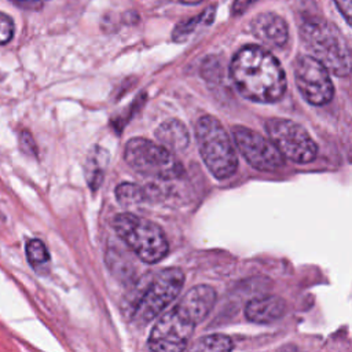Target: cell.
Segmentation results:
<instances>
[{"mask_svg": "<svg viewBox=\"0 0 352 352\" xmlns=\"http://www.w3.org/2000/svg\"><path fill=\"white\" fill-rule=\"evenodd\" d=\"M230 73L235 88L248 100L274 103L286 92V77L279 60L263 47H242L231 60Z\"/></svg>", "mask_w": 352, "mask_h": 352, "instance_id": "6da1fadb", "label": "cell"}, {"mask_svg": "<svg viewBox=\"0 0 352 352\" xmlns=\"http://www.w3.org/2000/svg\"><path fill=\"white\" fill-rule=\"evenodd\" d=\"M300 34L311 56L319 60L329 72L338 77L349 74V45L336 25L320 18H311L301 25Z\"/></svg>", "mask_w": 352, "mask_h": 352, "instance_id": "7a4b0ae2", "label": "cell"}, {"mask_svg": "<svg viewBox=\"0 0 352 352\" xmlns=\"http://www.w3.org/2000/svg\"><path fill=\"white\" fill-rule=\"evenodd\" d=\"M184 274L180 268L170 267L151 274L143 280V287L131 304V320L144 326L155 319L180 293Z\"/></svg>", "mask_w": 352, "mask_h": 352, "instance_id": "3957f363", "label": "cell"}, {"mask_svg": "<svg viewBox=\"0 0 352 352\" xmlns=\"http://www.w3.org/2000/svg\"><path fill=\"white\" fill-rule=\"evenodd\" d=\"M199 154L216 179L232 176L238 168V157L228 132L213 116H202L195 125Z\"/></svg>", "mask_w": 352, "mask_h": 352, "instance_id": "277c9868", "label": "cell"}, {"mask_svg": "<svg viewBox=\"0 0 352 352\" xmlns=\"http://www.w3.org/2000/svg\"><path fill=\"white\" fill-rule=\"evenodd\" d=\"M113 228L124 243L144 263L161 261L169 252L162 228L151 220L133 213H120L113 219Z\"/></svg>", "mask_w": 352, "mask_h": 352, "instance_id": "5b68a950", "label": "cell"}, {"mask_svg": "<svg viewBox=\"0 0 352 352\" xmlns=\"http://www.w3.org/2000/svg\"><path fill=\"white\" fill-rule=\"evenodd\" d=\"M124 158L133 170L146 177L168 180L183 173V166L173 153L144 138L129 139Z\"/></svg>", "mask_w": 352, "mask_h": 352, "instance_id": "8992f818", "label": "cell"}, {"mask_svg": "<svg viewBox=\"0 0 352 352\" xmlns=\"http://www.w3.org/2000/svg\"><path fill=\"white\" fill-rule=\"evenodd\" d=\"M265 131L283 158L297 164H308L316 158L318 146L302 125L286 118H270Z\"/></svg>", "mask_w": 352, "mask_h": 352, "instance_id": "52a82bcc", "label": "cell"}, {"mask_svg": "<svg viewBox=\"0 0 352 352\" xmlns=\"http://www.w3.org/2000/svg\"><path fill=\"white\" fill-rule=\"evenodd\" d=\"M195 322L177 305L166 311L153 326L148 348L160 352H177L187 348Z\"/></svg>", "mask_w": 352, "mask_h": 352, "instance_id": "ba28073f", "label": "cell"}, {"mask_svg": "<svg viewBox=\"0 0 352 352\" xmlns=\"http://www.w3.org/2000/svg\"><path fill=\"white\" fill-rule=\"evenodd\" d=\"M294 78L304 99L314 106H323L333 99L334 88L329 70L314 56L301 55L294 63Z\"/></svg>", "mask_w": 352, "mask_h": 352, "instance_id": "9c48e42d", "label": "cell"}, {"mask_svg": "<svg viewBox=\"0 0 352 352\" xmlns=\"http://www.w3.org/2000/svg\"><path fill=\"white\" fill-rule=\"evenodd\" d=\"M232 136L243 158L257 170L275 172L283 166L285 158L274 143L250 128L235 125Z\"/></svg>", "mask_w": 352, "mask_h": 352, "instance_id": "30bf717a", "label": "cell"}, {"mask_svg": "<svg viewBox=\"0 0 352 352\" xmlns=\"http://www.w3.org/2000/svg\"><path fill=\"white\" fill-rule=\"evenodd\" d=\"M253 34L270 47H283L289 38L287 23L274 12H261L252 22Z\"/></svg>", "mask_w": 352, "mask_h": 352, "instance_id": "8fae6325", "label": "cell"}, {"mask_svg": "<svg viewBox=\"0 0 352 352\" xmlns=\"http://www.w3.org/2000/svg\"><path fill=\"white\" fill-rule=\"evenodd\" d=\"M216 301V292L208 285H199L191 287L184 297L176 304L180 307L195 323L202 322L210 312Z\"/></svg>", "mask_w": 352, "mask_h": 352, "instance_id": "7c38bea8", "label": "cell"}, {"mask_svg": "<svg viewBox=\"0 0 352 352\" xmlns=\"http://www.w3.org/2000/svg\"><path fill=\"white\" fill-rule=\"evenodd\" d=\"M286 312V302L279 296H261L250 300L245 308V316L254 323H272Z\"/></svg>", "mask_w": 352, "mask_h": 352, "instance_id": "4fadbf2b", "label": "cell"}, {"mask_svg": "<svg viewBox=\"0 0 352 352\" xmlns=\"http://www.w3.org/2000/svg\"><path fill=\"white\" fill-rule=\"evenodd\" d=\"M155 138L161 146L170 153H180L187 148L190 138L187 128L177 120H168L155 129Z\"/></svg>", "mask_w": 352, "mask_h": 352, "instance_id": "5bb4252c", "label": "cell"}, {"mask_svg": "<svg viewBox=\"0 0 352 352\" xmlns=\"http://www.w3.org/2000/svg\"><path fill=\"white\" fill-rule=\"evenodd\" d=\"M117 201L122 205H136L144 202L147 198H151L150 191L139 184L133 183H121L116 188Z\"/></svg>", "mask_w": 352, "mask_h": 352, "instance_id": "9a60e30c", "label": "cell"}, {"mask_svg": "<svg viewBox=\"0 0 352 352\" xmlns=\"http://www.w3.org/2000/svg\"><path fill=\"white\" fill-rule=\"evenodd\" d=\"M234 348L232 340L226 334H210L199 338L194 349L198 351H231Z\"/></svg>", "mask_w": 352, "mask_h": 352, "instance_id": "2e32d148", "label": "cell"}, {"mask_svg": "<svg viewBox=\"0 0 352 352\" xmlns=\"http://www.w3.org/2000/svg\"><path fill=\"white\" fill-rule=\"evenodd\" d=\"M26 257H28V261L30 263V265L37 268V267L44 265V264L48 263L50 253H48L43 241L30 239L26 243Z\"/></svg>", "mask_w": 352, "mask_h": 352, "instance_id": "e0dca14e", "label": "cell"}, {"mask_svg": "<svg viewBox=\"0 0 352 352\" xmlns=\"http://www.w3.org/2000/svg\"><path fill=\"white\" fill-rule=\"evenodd\" d=\"M208 12H209V8H208L206 11H204L202 14L197 15L195 18L188 19V21H184L183 23H180L179 26H176V29H175V32H173V38H175V40H182L183 37L188 36V34L197 28V25H199V22H202V21H205V19L208 21V18H206Z\"/></svg>", "mask_w": 352, "mask_h": 352, "instance_id": "ac0fdd59", "label": "cell"}, {"mask_svg": "<svg viewBox=\"0 0 352 352\" xmlns=\"http://www.w3.org/2000/svg\"><path fill=\"white\" fill-rule=\"evenodd\" d=\"M14 36V22L12 19L4 14L0 12V45L7 44Z\"/></svg>", "mask_w": 352, "mask_h": 352, "instance_id": "d6986e66", "label": "cell"}, {"mask_svg": "<svg viewBox=\"0 0 352 352\" xmlns=\"http://www.w3.org/2000/svg\"><path fill=\"white\" fill-rule=\"evenodd\" d=\"M19 142H21V148H22L26 154H30V155H36V154H37L34 140L32 139V136H30V133H29L28 131H23V132L21 133Z\"/></svg>", "mask_w": 352, "mask_h": 352, "instance_id": "ffe728a7", "label": "cell"}, {"mask_svg": "<svg viewBox=\"0 0 352 352\" xmlns=\"http://www.w3.org/2000/svg\"><path fill=\"white\" fill-rule=\"evenodd\" d=\"M340 12L345 18V21L349 23L351 22V7H352V0H334Z\"/></svg>", "mask_w": 352, "mask_h": 352, "instance_id": "44dd1931", "label": "cell"}, {"mask_svg": "<svg viewBox=\"0 0 352 352\" xmlns=\"http://www.w3.org/2000/svg\"><path fill=\"white\" fill-rule=\"evenodd\" d=\"M254 1L256 0H235L234 6H232V14L238 15V14L245 12L250 7V4H253Z\"/></svg>", "mask_w": 352, "mask_h": 352, "instance_id": "7402d4cb", "label": "cell"}, {"mask_svg": "<svg viewBox=\"0 0 352 352\" xmlns=\"http://www.w3.org/2000/svg\"><path fill=\"white\" fill-rule=\"evenodd\" d=\"M21 6H37V4H41L43 1L45 0H12Z\"/></svg>", "mask_w": 352, "mask_h": 352, "instance_id": "603a6c76", "label": "cell"}, {"mask_svg": "<svg viewBox=\"0 0 352 352\" xmlns=\"http://www.w3.org/2000/svg\"><path fill=\"white\" fill-rule=\"evenodd\" d=\"M182 3H186V4H197V3H201L204 0H180Z\"/></svg>", "mask_w": 352, "mask_h": 352, "instance_id": "cb8c5ba5", "label": "cell"}]
</instances>
